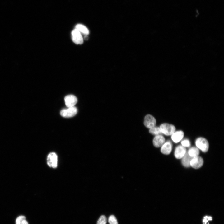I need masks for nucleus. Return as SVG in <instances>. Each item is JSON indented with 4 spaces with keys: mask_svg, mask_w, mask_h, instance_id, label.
<instances>
[{
    "mask_svg": "<svg viewBox=\"0 0 224 224\" xmlns=\"http://www.w3.org/2000/svg\"><path fill=\"white\" fill-rule=\"evenodd\" d=\"M159 127L161 133L166 136L171 135L176 131L174 125L168 123H162Z\"/></svg>",
    "mask_w": 224,
    "mask_h": 224,
    "instance_id": "1",
    "label": "nucleus"
},
{
    "mask_svg": "<svg viewBox=\"0 0 224 224\" xmlns=\"http://www.w3.org/2000/svg\"><path fill=\"white\" fill-rule=\"evenodd\" d=\"M195 143L196 147L203 152H206L208 150L209 143L208 140L203 137L197 138L195 140Z\"/></svg>",
    "mask_w": 224,
    "mask_h": 224,
    "instance_id": "2",
    "label": "nucleus"
},
{
    "mask_svg": "<svg viewBox=\"0 0 224 224\" xmlns=\"http://www.w3.org/2000/svg\"><path fill=\"white\" fill-rule=\"evenodd\" d=\"M77 108L73 106L62 110L60 112L61 116L65 118H70L74 116L77 113Z\"/></svg>",
    "mask_w": 224,
    "mask_h": 224,
    "instance_id": "3",
    "label": "nucleus"
},
{
    "mask_svg": "<svg viewBox=\"0 0 224 224\" xmlns=\"http://www.w3.org/2000/svg\"><path fill=\"white\" fill-rule=\"evenodd\" d=\"M72 40L75 44H81L83 42V39L80 32L77 30L75 28L71 32Z\"/></svg>",
    "mask_w": 224,
    "mask_h": 224,
    "instance_id": "4",
    "label": "nucleus"
},
{
    "mask_svg": "<svg viewBox=\"0 0 224 224\" xmlns=\"http://www.w3.org/2000/svg\"><path fill=\"white\" fill-rule=\"evenodd\" d=\"M47 162L50 167L56 168L57 166L58 158L56 154L54 152L50 153L48 156Z\"/></svg>",
    "mask_w": 224,
    "mask_h": 224,
    "instance_id": "5",
    "label": "nucleus"
},
{
    "mask_svg": "<svg viewBox=\"0 0 224 224\" xmlns=\"http://www.w3.org/2000/svg\"><path fill=\"white\" fill-rule=\"evenodd\" d=\"M144 124L146 127L150 129L156 126V120L153 116L147 114L144 118Z\"/></svg>",
    "mask_w": 224,
    "mask_h": 224,
    "instance_id": "6",
    "label": "nucleus"
},
{
    "mask_svg": "<svg viewBox=\"0 0 224 224\" xmlns=\"http://www.w3.org/2000/svg\"><path fill=\"white\" fill-rule=\"evenodd\" d=\"M203 164V159L198 156L192 157L190 163V166L196 169H198L202 167Z\"/></svg>",
    "mask_w": 224,
    "mask_h": 224,
    "instance_id": "7",
    "label": "nucleus"
},
{
    "mask_svg": "<svg viewBox=\"0 0 224 224\" xmlns=\"http://www.w3.org/2000/svg\"><path fill=\"white\" fill-rule=\"evenodd\" d=\"M64 101L66 106L68 108L74 106L77 102V99L74 95H69L65 97Z\"/></svg>",
    "mask_w": 224,
    "mask_h": 224,
    "instance_id": "8",
    "label": "nucleus"
},
{
    "mask_svg": "<svg viewBox=\"0 0 224 224\" xmlns=\"http://www.w3.org/2000/svg\"><path fill=\"white\" fill-rule=\"evenodd\" d=\"M186 153L185 147L182 145H179L176 147L174 152L175 157L178 159H181Z\"/></svg>",
    "mask_w": 224,
    "mask_h": 224,
    "instance_id": "9",
    "label": "nucleus"
},
{
    "mask_svg": "<svg viewBox=\"0 0 224 224\" xmlns=\"http://www.w3.org/2000/svg\"><path fill=\"white\" fill-rule=\"evenodd\" d=\"M172 145L170 141H167L161 147V151L163 154L165 155L169 154L172 150Z\"/></svg>",
    "mask_w": 224,
    "mask_h": 224,
    "instance_id": "10",
    "label": "nucleus"
},
{
    "mask_svg": "<svg viewBox=\"0 0 224 224\" xmlns=\"http://www.w3.org/2000/svg\"><path fill=\"white\" fill-rule=\"evenodd\" d=\"M165 142V138L161 134L156 135L153 139V145L156 147H161Z\"/></svg>",
    "mask_w": 224,
    "mask_h": 224,
    "instance_id": "11",
    "label": "nucleus"
},
{
    "mask_svg": "<svg viewBox=\"0 0 224 224\" xmlns=\"http://www.w3.org/2000/svg\"><path fill=\"white\" fill-rule=\"evenodd\" d=\"M184 135V133L182 130L175 131L171 136V138L173 142L177 143L182 139Z\"/></svg>",
    "mask_w": 224,
    "mask_h": 224,
    "instance_id": "12",
    "label": "nucleus"
},
{
    "mask_svg": "<svg viewBox=\"0 0 224 224\" xmlns=\"http://www.w3.org/2000/svg\"><path fill=\"white\" fill-rule=\"evenodd\" d=\"M192 158L187 152H186L184 156L181 158L182 164L185 167H188L190 166V163Z\"/></svg>",
    "mask_w": 224,
    "mask_h": 224,
    "instance_id": "13",
    "label": "nucleus"
},
{
    "mask_svg": "<svg viewBox=\"0 0 224 224\" xmlns=\"http://www.w3.org/2000/svg\"><path fill=\"white\" fill-rule=\"evenodd\" d=\"M187 153L192 158L198 156L199 151L197 147H193L189 149Z\"/></svg>",
    "mask_w": 224,
    "mask_h": 224,
    "instance_id": "14",
    "label": "nucleus"
},
{
    "mask_svg": "<svg viewBox=\"0 0 224 224\" xmlns=\"http://www.w3.org/2000/svg\"><path fill=\"white\" fill-rule=\"evenodd\" d=\"M75 28L80 32L82 33L85 35H87L89 33L88 28L85 26L81 24H78L75 26Z\"/></svg>",
    "mask_w": 224,
    "mask_h": 224,
    "instance_id": "15",
    "label": "nucleus"
},
{
    "mask_svg": "<svg viewBox=\"0 0 224 224\" xmlns=\"http://www.w3.org/2000/svg\"><path fill=\"white\" fill-rule=\"evenodd\" d=\"M149 132L155 136L162 134L159 127L156 126L150 128Z\"/></svg>",
    "mask_w": 224,
    "mask_h": 224,
    "instance_id": "16",
    "label": "nucleus"
},
{
    "mask_svg": "<svg viewBox=\"0 0 224 224\" xmlns=\"http://www.w3.org/2000/svg\"><path fill=\"white\" fill-rule=\"evenodd\" d=\"M108 222L110 224H118L116 218L113 215H111L109 217Z\"/></svg>",
    "mask_w": 224,
    "mask_h": 224,
    "instance_id": "17",
    "label": "nucleus"
},
{
    "mask_svg": "<svg viewBox=\"0 0 224 224\" xmlns=\"http://www.w3.org/2000/svg\"><path fill=\"white\" fill-rule=\"evenodd\" d=\"M107 221L106 217L104 215H102L97 221V224H106Z\"/></svg>",
    "mask_w": 224,
    "mask_h": 224,
    "instance_id": "18",
    "label": "nucleus"
},
{
    "mask_svg": "<svg viewBox=\"0 0 224 224\" xmlns=\"http://www.w3.org/2000/svg\"><path fill=\"white\" fill-rule=\"evenodd\" d=\"M181 145L185 147H189L190 145V143L188 139H184L181 142Z\"/></svg>",
    "mask_w": 224,
    "mask_h": 224,
    "instance_id": "19",
    "label": "nucleus"
},
{
    "mask_svg": "<svg viewBox=\"0 0 224 224\" xmlns=\"http://www.w3.org/2000/svg\"><path fill=\"white\" fill-rule=\"evenodd\" d=\"M26 219V217L23 216L18 217L16 219V224H21L22 221Z\"/></svg>",
    "mask_w": 224,
    "mask_h": 224,
    "instance_id": "20",
    "label": "nucleus"
},
{
    "mask_svg": "<svg viewBox=\"0 0 224 224\" xmlns=\"http://www.w3.org/2000/svg\"><path fill=\"white\" fill-rule=\"evenodd\" d=\"M21 224H28L27 222L26 219L23 220Z\"/></svg>",
    "mask_w": 224,
    "mask_h": 224,
    "instance_id": "21",
    "label": "nucleus"
}]
</instances>
